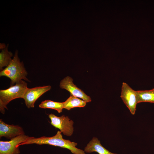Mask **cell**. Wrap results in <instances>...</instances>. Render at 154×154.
Segmentation results:
<instances>
[{
    "label": "cell",
    "mask_w": 154,
    "mask_h": 154,
    "mask_svg": "<svg viewBox=\"0 0 154 154\" xmlns=\"http://www.w3.org/2000/svg\"><path fill=\"white\" fill-rule=\"evenodd\" d=\"M63 103L64 108L68 110L74 108L83 107L86 105L85 101L71 95Z\"/></svg>",
    "instance_id": "12"
},
{
    "label": "cell",
    "mask_w": 154,
    "mask_h": 154,
    "mask_svg": "<svg viewBox=\"0 0 154 154\" xmlns=\"http://www.w3.org/2000/svg\"><path fill=\"white\" fill-rule=\"evenodd\" d=\"M60 87L64 89L70 93V95L82 99L86 102H90L91 99L90 96L87 95L81 90L78 88L73 82V79L67 76L62 80L60 82Z\"/></svg>",
    "instance_id": "8"
},
{
    "label": "cell",
    "mask_w": 154,
    "mask_h": 154,
    "mask_svg": "<svg viewBox=\"0 0 154 154\" xmlns=\"http://www.w3.org/2000/svg\"><path fill=\"white\" fill-rule=\"evenodd\" d=\"M25 134L23 128L19 125H9L0 119V137H4L10 140Z\"/></svg>",
    "instance_id": "9"
},
{
    "label": "cell",
    "mask_w": 154,
    "mask_h": 154,
    "mask_svg": "<svg viewBox=\"0 0 154 154\" xmlns=\"http://www.w3.org/2000/svg\"><path fill=\"white\" fill-rule=\"evenodd\" d=\"M137 103L148 102L154 103V88L149 90L136 91Z\"/></svg>",
    "instance_id": "11"
},
{
    "label": "cell",
    "mask_w": 154,
    "mask_h": 154,
    "mask_svg": "<svg viewBox=\"0 0 154 154\" xmlns=\"http://www.w3.org/2000/svg\"><path fill=\"white\" fill-rule=\"evenodd\" d=\"M6 46V45L4 43H0V48L1 50H2L4 49Z\"/></svg>",
    "instance_id": "15"
},
{
    "label": "cell",
    "mask_w": 154,
    "mask_h": 154,
    "mask_svg": "<svg viewBox=\"0 0 154 154\" xmlns=\"http://www.w3.org/2000/svg\"><path fill=\"white\" fill-rule=\"evenodd\" d=\"M29 137L25 134L17 136L9 141H0V154H19L17 145L25 141Z\"/></svg>",
    "instance_id": "6"
},
{
    "label": "cell",
    "mask_w": 154,
    "mask_h": 154,
    "mask_svg": "<svg viewBox=\"0 0 154 154\" xmlns=\"http://www.w3.org/2000/svg\"><path fill=\"white\" fill-rule=\"evenodd\" d=\"M40 108L51 109L56 110L58 113L62 112L63 108V102H57L50 100H46L41 102L39 105Z\"/></svg>",
    "instance_id": "14"
},
{
    "label": "cell",
    "mask_w": 154,
    "mask_h": 154,
    "mask_svg": "<svg viewBox=\"0 0 154 154\" xmlns=\"http://www.w3.org/2000/svg\"><path fill=\"white\" fill-rule=\"evenodd\" d=\"M27 72L23 62L20 61L18 56V52L16 50L13 59L9 64L0 72V76H5L11 80L10 86L24 80L30 82L27 78Z\"/></svg>",
    "instance_id": "2"
},
{
    "label": "cell",
    "mask_w": 154,
    "mask_h": 154,
    "mask_svg": "<svg viewBox=\"0 0 154 154\" xmlns=\"http://www.w3.org/2000/svg\"><path fill=\"white\" fill-rule=\"evenodd\" d=\"M50 124L56 128L58 129L64 135L70 136L74 131V122L68 116L64 115L58 117L51 114L48 115Z\"/></svg>",
    "instance_id": "4"
},
{
    "label": "cell",
    "mask_w": 154,
    "mask_h": 154,
    "mask_svg": "<svg viewBox=\"0 0 154 154\" xmlns=\"http://www.w3.org/2000/svg\"><path fill=\"white\" fill-rule=\"evenodd\" d=\"M28 88L27 83L22 80L5 90H0V110L3 114L6 106L12 100L19 98H23Z\"/></svg>",
    "instance_id": "3"
},
{
    "label": "cell",
    "mask_w": 154,
    "mask_h": 154,
    "mask_svg": "<svg viewBox=\"0 0 154 154\" xmlns=\"http://www.w3.org/2000/svg\"><path fill=\"white\" fill-rule=\"evenodd\" d=\"M9 44L6 47L1 50L0 53V70H2L4 67H7L10 63L13 55L12 52L8 50Z\"/></svg>",
    "instance_id": "13"
},
{
    "label": "cell",
    "mask_w": 154,
    "mask_h": 154,
    "mask_svg": "<svg viewBox=\"0 0 154 154\" xmlns=\"http://www.w3.org/2000/svg\"><path fill=\"white\" fill-rule=\"evenodd\" d=\"M120 97L131 113L134 115L138 104L136 91L133 89L126 83L123 82L121 88Z\"/></svg>",
    "instance_id": "5"
},
{
    "label": "cell",
    "mask_w": 154,
    "mask_h": 154,
    "mask_svg": "<svg viewBox=\"0 0 154 154\" xmlns=\"http://www.w3.org/2000/svg\"><path fill=\"white\" fill-rule=\"evenodd\" d=\"M51 89L50 85L27 88L23 97L26 106L28 108H34L36 101L42 95Z\"/></svg>",
    "instance_id": "7"
},
{
    "label": "cell",
    "mask_w": 154,
    "mask_h": 154,
    "mask_svg": "<svg viewBox=\"0 0 154 154\" xmlns=\"http://www.w3.org/2000/svg\"><path fill=\"white\" fill-rule=\"evenodd\" d=\"M84 151L87 153L95 152L99 154H117L112 153L106 149L101 145L100 141L95 137L88 144Z\"/></svg>",
    "instance_id": "10"
},
{
    "label": "cell",
    "mask_w": 154,
    "mask_h": 154,
    "mask_svg": "<svg viewBox=\"0 0 154 154\" xmlns=\"http://www.w3.org/2000/svg\"><path fill=\"white\" fill-rule=\"evenodd\" d=\"M61 133L58 131L55 135L50 137H35L29 136L25 141L18 145L17 147L34 144L39 145L47 144L68 149L74 154H86L84 151L76 147L77 145V143L63 139Z\"/></svg>",
    "instance_id": "1"
}]
</instances>
